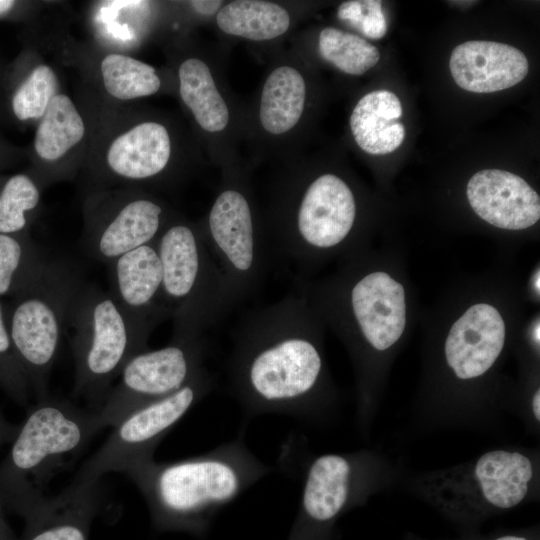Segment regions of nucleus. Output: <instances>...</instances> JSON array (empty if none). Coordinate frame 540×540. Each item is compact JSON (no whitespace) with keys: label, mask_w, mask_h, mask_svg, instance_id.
<instances>
[{"label":"nucleus","mask_w":540,"mask_h":540,"mask_svg":"<svg viewBox=\"0 0 540 540\" xmlns=\"http://www.w3.org/2000/svg\"><path fill=\"white\" fill-rule=\"evenodd\" d=\"M471 476L478 498L473 521L493 510H507L527 495L533 476L530 459L519 452L494 450L474 463Z\"/></svg>","instance_id":"aec40b11"},{"label":"nucleus","mask_w":540,"mask_h":540,"mask_svg":"<svg viewBox=\"0 0 540 540\" xmlns=\"http://www.w3.org/2000/svg\"><path fill=\"white\" fill-rule=\"evenodd\" d=\"M306 86L293 67L276 68L265 81L260 104V121L271 134H283L299 121L305 103Z\"/></svg>","instance_id":"5701e85b"},{"label":"nucleus","mask_w":540,"mask_h":540,"mask_svg":"<svg viewBox=\"0 0 540 540\" xmlns=\"http://www.w3.org/2000/svg\"><path fill=\"white\" fill-rule=\"evenodd\" d=\"M354 462L343 455L324 454L304 469L298 514L290 536L300 540H328L337 517L351 503L355 489Z\"/></svg>","instance_id":"f8f14e48"},{"label":"nucleus","mask_w":540,"mask_h":540,"mask_svg":"<svg viewBox=\"0 0 540 540\" xmlns=\"http://www.w3.org/2000/svg\"><path fill=\"white\" fill-rule=\"evenodd\" d=\"M216 19L223 32L255 41L276 38L290 25L289 14L283 7L257 0L230 2L219 10Z\"/></svg>","instance_id":"393cba45"},{"label":"nucleus","mask_w":540,"mask_h":540,"mask_svg":"<svg viewBox=\"0 0 540 540\" xmlns=\"http://www.w3.org/2000/svg\"><path fill=\"white\" fill-rule=\"evenodd\" d=\"M84 282L66 258H49L38 278L4 304L18 361L39 400L49 396L48 380L60 352L71 302Z\"/></svg>","instance_id":"20e7f679"},{"label":"nucleus","mask_w":540,"mask_h":540,"mask_svg":"<svg viewBox=\"0 0 540 540\" xmlns=\"http://www.w3.org/2000/svg\"><path fill=\"white\" fill-rule=\"evenodd\" d=\"M85 122L73 100L57 93L37 126L34 151L45 164H56L84 138Z\"/></svg>","instance_id":"4be33fe9"},{"label":"nucleus","mask_w":540,"mask_h":540,"mask_svg":"<svg viewBox=\"0 0 540 540\" xmlns=\"http://www.w3.org/2000/svg\"><path fill=\"white\" fill-rule=\"evenodd\" d=\"M287 540H300V539H298V538H295V537H293V536H290V535H289V537H288V539H287Z\"/></svg>","instance_id":"e433bc0d"},{"label":"nucleus","mask_w":540,"mask_h":540,"mask_svg":"<svg viewBox=\"0 0 540 540\" xmlns=\"http://www.w3.org/2000/svg\"><path fill=\"white\" fill-rule=\"evenodd\" d=\"M206 351L204 335L172 336L166 346L133 356L97 412L101 427H113L136 409L186 386L205 370Z\"/></svg>","instance_id":"1a4fd4ad"},{"label":"nucleus","mask_w":540,"mask_h":540,"mask_svg":"<svg viewBox=\"0 0 540 540\" xmlns=\"http://www.w3.org/2000/svg\"><path fill=\"white\" fill-rule=\"evenodd\" d=\"M100 73L105 91L121 101L153 95L161 86L153 66L126 54H106L100 63Z\"/></svg>","instance_id":"bb28decb"},{"label":"nucleus","mask_w":540,"mask_h":540,"mask_svg":"<svg viewBox=\"0 0 540 540\" xmlns=\"http://www.w3.org/2000/svg\"><path fill=\"white\" fill-rule=\"evenodd\" d=\"M322 377L312 314L296 293L249 313L237 326L229 378L246 418L267 413L306 416Z\"/></svg>","instance_id":"f257e3e1"},{"label":"nucleus","mask_w":540,"mask_h":540,"mask_svg":"<svg viewBox=\"0 0 540 540\" xmlns=\"http://www.w3.org/2000/svg\"><path fill=\"white\" fill-rule=\"evenodd\" d=\"M244 431L234 440L191 458L136 462L122 473L138 487L160 530L204 535L216 514L272 468L245 445Z\"/></svg>","instance_id":"f03ea898"},{"label":"nucleus","mask_w":540,"mask_h":540,"mask_svg":"<svg viewBox=\"0 0 540 540\" xmlns=\"http://www.w3.org/2000/svg\"><path fill=\"white\" fill-rule=\"evenodd\" d=\"M178 74L180 96L197 123L208 132L223 130L229 111L209 67L200 59L190 58L180 65Z\"/></svg>","instance_id":"b1692460"},{"label":"nucleus","mask_w":540,"mask_h":540,"mask_svg":"<svg viewBox=\"0 0 540 540\" xmlns=\"http://www.w3.org/2000/svg\"><path fill=\"white\" fill-rule=\"evenodd\" d=\"M449 67L455 83L474 93L508 89L527 75L529 63L519 49L493 41H467L456 46Z\"/></svg>","instance_id":"f3484780"},{"label":"nucleus","mask_w":540,"mask_h":540,"mask_svg":"<svg viewBox=\"0 0 540 540\" xmlns=\"http://www.w3.org/2000/svg\"><path fill=\"white\" fill-rule=\"evenodd\" d=\"M200 232L221 272L228 313L260 286L271 246L256 227L246 195L231 187L217 196Z\"/></svg>","instance_id":"0eeeda50"},{"label":"nucleus","mask_w":540,"mask_h":540,"mask_svg":"<svg viewBox=\"0 0 540 540\" xmlns=\"http://www.w3.org/2000/svg\"><path fill=\"white\" fill-rule=\"evenodd\" d=\"M40 199V187L29 175L20 173L8 178L0 188V233H28Z\"/></svg>","instance_id":"c85d7f7f"},{"label":"nucleus","mask_w":540,"mask_h":540,"mask_svg":"<svg viewBox=\"0 0 540 540\" xmlns=\"http://www.w3.org/2000/svg\"><path fill=\"white\" fill-rule=\"evenodd\" d=\"M356 201L348 184L332 173L314 179L292 215L278 227L272 252L305 264L343 245L356 219Z\"/></svg>","instance_id":"9d476101"},{"label":"nucleus","mask_w":540,"mask_h":540,"mask_svg":"<svg viewBox=\"0 0 540 540\" xmlns=\"http://www.w3.org/2000/svg\"><path fill=\"white\" fill-rule=\"evenodd\" d=\"M337 16L370 39H381L387 32L382 2L379 0L343 2L338 8Z\"/></svg>","instance_id":"7c9ffc66"},{"label":"nucleus","mask_w":540,"mask_h":540,"mask_svg":"<svg viewBox=\"0 0 540 540\" xmlns=\"http://www.w3.org/2000/svg\"><path fill=\"white\" fill-rule=\"evenodd\" d=\"M318 49L324 60L351 75L364 74L380 59L377 47L357 35L332 27L320 32Z\"/></svg>","instance_id":"cd10ccee"},{"label":"nucleus","mask_w":540,"mask_h":540,"mask_svg":"<svg viewBox=\"0 0 540 540\" xmlns=\"http://www.w3.org/2000/svg\"><path fill=\"white\" fill-rule=\"evenodd\" d=\"M402 105L391 91L376 90L364 95L350 116V128L357 145L372 155L395 151L405 138L399 122Z\"/></svg>","instance_id":"412c9836"},{"label":"nucleus","mask_w":540,"mask_h":540,"mask_svg":"<svg viewBox=\"0 0 540 540\" xmlns=\"http://www.w3.org/2000/svg\"><path fill=\"white\" fill-rule=\"evenodd\" d=\"M205 369L177 392L146 404L113 426L112 432L79 468L73 482L98 481L110 472L153 458L159 442L214 388Z\"/></svg>","instance_id":"6e6552de"},{"label":"nucleus","mask_w":540,"mask_h":540,"mask_svg":"<svg viewBox=\"0 0 540 540\" xmlns=\"http://www.w3.org/2000/svg\"><path fill=\"white\" fill-rule=\"evenodd\" d=\"M15 1L11 0H0V16L11 11L15 6Z\"/></svg>","instance_id":"f704fd0d"},{"label":"nucleus","mask_w":540,"mask_h":540,"mask_svg":"<svg viewBox=\"0 0 540 540\" xmlns=\"http://www.w3.org/2000/svg\"><path fill=\"white\" fill-rule=\"evenodd\" d=\"M466 194L474 212L501 229H526L540 218L538 193L523 178L508 171L485 169L475 173Z\"/></svg>","instance_id":"2eb2a0df"},{"label":"nucleus","mask_w":540,"mask_h":540,"mask_svg":"<svg viewBox=\"0 0 540 540\" xmlns=\"http://www.w3.org/2000/svg\"><path fill=\"white\" fill-rule=\"evenodd\" d=\"M351 318L366 342L382 351L401 337L406 325L403 286L389 274L371 272L351 285L348 292Z\"/></svg>","instance_id":"4468645a"},{"label":"nucleus","mask_w":540,"mask_h":540,"mask_svg":"<svg viewBox=\"0 0 540 540\" xmlns=\"http://www.w3.org/2000/svg\"><path fill=\"white\" fill-rule=\"evenodd\" d=\"M491 540H530V539L524 535L506 534V535H502Z\"/></svg>","instance_id":"c9c22d12"},{"label":"nucleus","mask_w":540,"mask_h":540,"mask_svg":"<svg viewBox=\"0 0 540 540\" xmlns=\"http://www.w3.org/2000/svg\"><path fill=\"white\" fill-rule=\"evenodd\" d=\"M171 148L164 125L152 121L138 123L108 144L103 176L123 183L151 180L167 167Z\"/></svg>","instance_id":"6ab92c4d"},{"label":"nucleus","mask_w":540,"mask_h":540,"mask_svg":"<svg viewBox=\"0 0 540 540\" xmlns=\"http://www.w3.org/2000/svg\"><path fill=\"white\" fill-rule=\"evenodd\" d=\"M107 266L108 291L131 317L154 328L170 317L163 298L157 240L119 256Z\"/></svg>","instance_id":"ddd939ff"},{"label":"nucleus","mask_w":540,"mask_h":540,"mask_svg":"<svg viewBox=\"0 0 540 540\" xmlns=\"http://www.w3.org/2000/svg\"><path fill=\"white\" fill-rule=\"evenodd\" d=\"M0 382L12 393L24 397L29 384L17 355L7 327L4 304L0 301Z\"/></svg>","instance_id":"2f4dec72"},{"label":"nucleus","mask_w":540,"mask_h":540,"mask_svg":"<svg viewBox=\"0 0 540 540\" xmlns=\"http://www.w3.org/2000/svg\"><path fill=\"white\" fill-rule=\"evenodd\" d=\"M505 324L498 310L486 303L471 306L451 327L446 342L448 365L460 379L484 374L500 355Z\"/></svg>","instance_id":"dca6fc26"},{"label":"nucleus","mask_w":540,"mask_h":540,"mask_svg":"<svg viewBox=\"0 0 540 540\" xmlns=\"http://www.w3.org/2000/svg\"><path fill=\"white\" fill-rule=\"evenodd\" d=\"M55 71L47 64L34 67L12 97V110L20 121L41 119L58 93Z\"/></svg>","instance_id":"c756f323"},{"label":"nucleus","mask_w":540,"mask_h":540,"mask_svg":"<svg viewBox=\"0 0 540 540\" xmlns=\"http://www.w3.org/2000/svg\"><path fill=\"white\" fill-rule=\"evenodd\" d=\"M84 214L83 246L90 257L107 265L156 241L171 223L160 202L127 191L91 195Z\"/></svg>","instance_id":"9b49d317"},{"label":"nucleus","mask_w":540,"mask_h":540,"mask_svg":"<svg viewBox=\"0 0 540 540\" xmlns=\"http://www.w3.org/2000/svg\"><path fill=\"white\" fill-rule=\"evenodd\" d=\"M174 337L202 336L226 313L224 283L199 228L171 221L157 239Z\"/></svg>","instance_id":"39448f33"},{"label":"nucleus","mask_w":540,"mask_h":540,"mask_svg":"<svg viewBox=\"0 0 540 540\" xmlns=\"http://www.w3.org/2000/svg\"><path fill=\"white\" fill-rule=\"evenodd\" d=\"M190 5L200 14L211 15L218 10L221 1H190Z\"/></svg>","instance_id":"473e14b6"},{"label":"nucleus","mask_w":540,"mask_h":540,"mask_svg":"<svg viewBox=\"0 0 540 540\" xmlns=\"http://www.w3.org/2000/svg\"><path fill=\"white\" fill-rule=\"evenodd\" d=\"M154 327L125 312L109 291L83 282L65 323L74 359L73 395L98 412L126 363L148 349Z\"/></svg>","instance_id":"7ed1b4c3"},{"label":"nucleus","mask_w":540,"mask_h":540,"mask_svg":"<svg viewBox=\"0 0 540 540\" xmlns=\"http://www.w3.org/2000/svg\"><path fill=\"white\" fill-rule=\"evenodd\" d=\"M532 409L535 418L537 421L540 420V392L537 390V392L534 394L533 400H532Z\"/></svg>","instance_id":"72a5a7b5"},{"label":"nucleus","mask_w":540,"mask_h":540,"mask_svg":"<svg viewBox=\"0 0 540 540\" xmlns=\"http://www.w3.org/2000/svg\"><path fill=\"white\" fill-rule=\"evenodd\" d=\"M48 259L28 233H0V297L11 299L26 290Z\"/></svg>","instance_id":"a878e982"},{"label":"nucleus","mask_w":540,"mask_h":540,"mask_svg":"<svg viewBox=\"0 0 540 540\" xmlns=\"http://www.w3.org/2000/svg\"><path fill=\"white\" fill-rule=\"evenodd\" d=\"M100 480L73 482L58 496L35 495L28 540H88L90 523L101 504Z\"/></svg>","instance_id":"a211bd4d"},{"label":"nucleus","mask_w":540,"mask_h":540,"mask_svg":"<svg viewBox=\"0 0 540 540\" xmlns=\"http://www.w3.org/2000/svg\"><path fill=\"white\" fill-rule=\"evenodd\" d=\"M102 429L95 411L66 399L39 400L10 454L15 472L33 478L31 497L42 494L54 474L72 463Z\"/></svg>","instance_id":"423d86ee"}]
</instances>
